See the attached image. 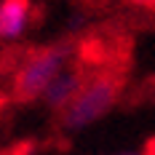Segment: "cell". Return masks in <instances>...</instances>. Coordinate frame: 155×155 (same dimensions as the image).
Segmentation results:
<instances>
[{
  "label": "cell",
  "mask_w": 155,
  "mask_h": 155,
  "mask_svg": "<svg viewBox=\"0 0 155 155\" xmlns=\"http://www.w3.org/2000/svg\"><path fill=\"white\" fill-rule=\"evenodd\" d=\"M120 88H123V78L115 72H102L91 78L88 83H83L80 94L67 104V110H62V126L67 131H80L96 123L102 115L112 110V104L120 96Z\"/></svg>",
  "instance_id": "6da1fadb"
},
{
  "label": "cell",
  "mask_w": 155,
  "mask_h": 155,
  "mask_svg": "<svg viewBox=\"0 0 155 155\" xmlns=\"http://www.w3.org/2000/svg\"><path fill=\"white\" fill-rule=\"evenodd\" d=\"M70 56H72L70 43H56L51 48H43V51L32 54L16 72V80H14L16 96L24 99V102L43 96V91L51 86V80L59 72H64V64H67Z\"/></svg>",
  "instance_id": "7a4b0ae2"
},
{
  "label": "cell",
  "mask_w": 155,
  "mask_h": 155,
  "mask_svg": "<svg viewBox=\"0 0 155 155\" xmlns=\"http://www.w3.org/2000/svg\"><path fill=\"white\" fill-rule=\"evenodd\" d=\"M30 0H0V40H19L30 24Z\"/></svg>",
  "instance_id": "3957f363"
},
{
  "label": "cell",
  "mask_w": 155,
  "mask_h": 155,
  "mask_svg": "<svg viewBox=\"0 0 155 155\" xmlns=\"http://www.w3.org/2000/svg\"><path fill=\"white\" fill-rule=\"evenodd\" d=\"M83 88V78L72 72V70H64L51 80L46 91H43V102H46L51 110H67V104L75 99Z\"/></svg>",
  "instance_id": "277c9868"
},
{
  "label": "cell",
  "mask_w": 155,
  "mask_h": 155,
  "mask_svg": "<svg viewBox=\"0 0 155 155\" xmlns=\"http://www.w3.org/2000/svg\"><path fill=\"white\" fill-rule=\"evenodd\" d=\"M80 59L88 64H99L104 59V46L99 43V40H86L83 46H80Z\"/></svg>",
  "instance_id": "5b68a950"
},
{
  "label": "cell",
  "mask_w": 155,
  "mask_h": 155,
  "mask_svg": "<svg viewBox=\"0 0 155 155\" xmlns=\"http://www.w3.org/2000/svg\"><path fill=\"white\" fill-rule=\"evenodd\" d=\"M30 150H32V144L30 142H24V144H19V147H14L8 155H30Z\"/></svg>",
  "instance_id": "8992f818"
},
{
  "label": "cell",
  "mask_w": 155,
  "mask_h": 155,
  "mask_svg": "<svg viewBox=\"0 0 155 155\" xmlns=\"http://www.w3.org/2000/svg\"><path fill=\"white\" fill-rule=\"evenodd\" d=\"M134 5H142V8H155V0H131Z\"/></svg>",
  "instance_id": "52a82bcc"
},
{
  "label": "cell",
  "mask_w": 155,
  "mask_h": 155,
  "mask_svg": "<svg viewBox=\"0 0 155 155\" xmlns=\"http://www.w3.org/2000/svg\"><path fill=\"white\" fill-rule=\"evenodd\" d=\"M144 153H147V155H155V139H153V142H147V147H144Z\"/></svg>",
  "instance_id": "ba28073f"
},
{
  "label": "cell",
  "mask_w": 155,
  "mask_h": 155,
  "mask_svg": "<svg viewBox=\"0 0 155 155\" xmlns=\"http://www.w3.org/2000/svg\"><path fill=\"white\" fill-rule=\"evenodd\" d=\"M3 104H5V96H3V94H0V107H3Z\"/></svg>",
  "instance_id": "9c48e42d"
},
{
  "label": "cell",
  "mask_w": 155,
  "mask_h": 155,
  "mask_svg": "<svg viewBox=\"0 0 155 155\" xmlns=\"http://www.w3.org/2000/svg\"><path fill=\"white\" fill-rule=\"evenodd\" d=\"M123 155H147V153H123Z\"/></svg>",
  "instance_id": "30bf717a"
}]
</instances>
